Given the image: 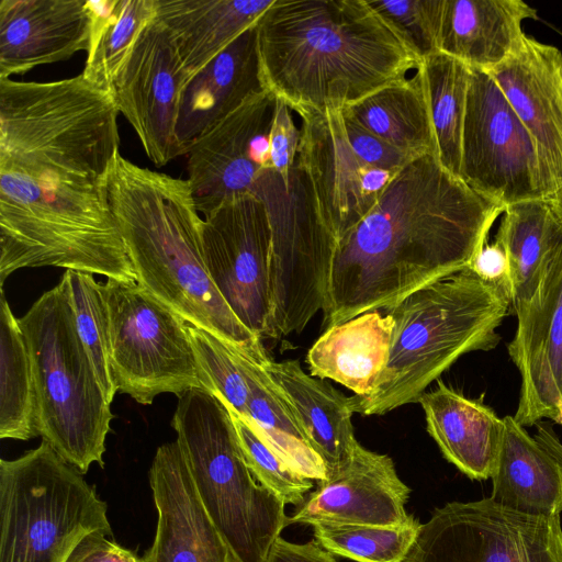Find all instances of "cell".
<instances>
[{"mask_svg":"<svg viewBox=\"0 0 562 562\" xmlns=\"http://www.w3.org/2000/svg\"><path fill=\"white\" fill-rule=\"evenodd\" d=\"M515 314L517 329L507 346L521 378L514 418L524 427L543 418L557 423L562 401V227L536 292Z\"/></svg>","mask_w":562,"mask_h":562,"instance_id":"e0dca14e","label":"cell"},{"mask_svg":"<svg viewBox=\"0 0 562 562\" xmlns=\"http://www.w3.org/2000/svg\"><path fill=\"white\" fill-rule=\"evenodd\" d=\"M503 420L490 497L522 514L560 516L562 460L531 437L514 416L507 415Z\"/></svg>","mask_w":562,"mask_h":562,"instance_id":"484cf974","label":"cell"},{"mask_svg":"<svg viewBox=\"0 0 562 562\" xmlns=\"http://www.w3.org/2000/svg\"><path fill=\"white\" fill-rule=\"evenodd\" d=\"M561 227L562 218L546 199L505 206L495 241L508 258L514 311L525 305L536 292L548 252Z\"/></svg>","mask_w":562,"mask_h":562,"instance_id":"4dcf8cb0","label":"cell"},{"mask_svg":"<svg viewBox=\"0 0 562 562\" xmlns=\"http://www.w3.org/2000/svg\"><path fill=\"white\" fill-rule=\"evenodd\" d=\"M468 268L481 280L505 288L510 295L509 262L504 248L497 241L485 243Z\"/></svg>","mask_w":562,"mask_h":562,"instance_id":"b9f144b4","label":"cell"},{"mask_svg":"<svg viewBox=\"0 0 562 562\" xmlns=\"http://www.w3.org/2000/svg\"><path fill=\"white\" fill-rule=\"evenodd\" d=\"M187 82L169 33L155 18L139 34L110 93L157 167L182 156L176 127Z\"/></svg>","mask_w":562,"mask_h":562,"instance_id":"2e32d148","label":"cell"},{"mask_svg":"<svg viewBox=\"0 0 562 562\" xmlns=\"http://www.w3.org/2000/svg\"><path fill=\"white\" fill-rule=\"evenodd\" d=\"M231 347L249 386L245 418L291 469L313 481L325 480L327 468L324 460L265 364Z\"/></svg>","mask_w":562,"mask_h":562,"instance_id":"f1b7e54d","label":"cell"},{"mask_svg":"<svg viewBox=\"0 0 562 562\" xmlns=\"http://www.w3.org/2000/svg\"><path fill=\"white\" fill-rule=\"evenodd\" d=\"M487 72L535 143L547 199L562 184V52L525 35Z\"/></svg>","mask_w":562,"mask_h":562,"instance_id":"d6986e66","label":"cell"},{"mask_svg":"<svg viewBox=\"0 0 562 562\" xmlns=\"http://www.w3.org/2000/svg\"><path fill=\"white\" fill-rule=\"evenodd\" d=\"M202 248L209 274L229 308L250 331L267 337L271 226L265 203L244 193L205 215Z\"/></svg>","mask_w":562,"mask_h":562,"instance_id":"5bb4252c","label":"cell"},{"mask_svg":"<svg viewBox=\"0 0 562 562\" xmlns=\"http://www.w3.org/2000/svg\"><path fill=\"white\" fill-rule=\"evenodd\" d=\"M361 127L414 156L436 154L435 136L422 72L389 83L344 106Z\"/></svg>","mask_w":562,"mask_h":562,"instance_id":"f546056e","label":"cell"},{"mask_svg":"<svg viewBox=\"0 0 562 562\" xmlns=\"http://www.w3.org/2000/svg\"><path fill=\"white\" fill-rule=\"evenodd\" d=\"M422 61L438 50L445 0H368Z\"/></svg>","mask_w":562,"mask_h":562,"instance_id":"f35d334b","label":"cell"},{"mask_svg":"<svg viewBox=\"0 0 562 562\" xmlns=\"http://www.w3.org/2000/svg\"><path fill=\"white\" fill-rule=\"evenodd\" d=\"M87 5L91 38L82 75L110 92L139 34L156 18V0H87Z\"/></svg>","mask_w":562,"mask_h":562,"instance_id":"1f68e13d","label":"cell"},{"mask_svg":"<svg viewBox=\"0 0 562 562\" xmlns=\"http://www.w3.org/2000/svg\"><path fill=\"white\" fill-rule=\"evenodd\" d=\"M108 187L137 283L188 324L266 364L261 338L236 317L209 274L203 218L188 179L139 167L119 151Z\"/></svg>","mask_w":562,"mask_h":562,"instance_id":"277c9868","label":"cell"},{"mask_svg":"<svg viewBox=\"0 0 562 562\" xmlns=\"http://www.w3.org/2000/svg\"><path fill=\"white\" fill-rule=\"evenodd\" d=\"M149 485L157 525L153 543L143 555L145 562H233L177 440L157 448Z\"/></svg>","mask_w":562,"mask_h":562,"instance_id":"ffe728a7","label":"cell"},{"mask_svg":"<svg viewBox=\"0 0 562 562\" xmlns=\"http://www.w3.org/2000/svg\"><path fill=\"white\" fill-rule=\"evenodd\" d=\"M252 194L266 205L271 226V316L267 337L299 333L323 310L336 241L322 224L307 180L293 166L288 186L263 170Z\"/></svg>","mask_w":562,"mask_h":562,"instance_id":"9c48e42d","label":"cell"},{"mask_svg":"<svg viewBox=\"0 0 562 562\" xmlns=\"http://www.w3.org/2000/svg\"><path fill=\"white\" fill-rule=\"evenodd\" d=\"M403 562H562L561 519L522 514L491 497L449 502L422 524Z\"/></svg>","mask_w":562,"mask_h":562,"instance_id":"8fae6325","label":"cell"},{"mask_svg":"<svg viewBox=\"0 0 562 562\" xmlns=\"http://www.w3.org/2000/svg\"><path fill=\"white\" fill-rule=\"evenodd\" d=\"M87 0H1L0 78L88 52Z\"/></svg>","mask_w":562,"mask_h":562,"instance_id":"44dd1931","label":"cell"},{"mask_svg":"<svg viewBox=\"0 0 562 562\" xmlns=\"http://www.w3.org/2000/svg\"><path fill=\"white\" fill-rule=\"evenodd\" d=\"M537 16L522 0H445L438 50L488 71L519 46L522 22Z\"/></svg>","mask_w":562,"mask_h":562,"instance_id":"cb8c5ba5","label":"cell"},{"mask_svg":"<svg viewBox=\"0 0 562 562\" xmlns=\"http://www.w3.org/2000/svg\"><path fill=\"white\" fill-rule=\"evenodd\" d=\"M256 30L265 87L297 115L356 102L420 66L368 0H274Z\"/></svg>","mask_w":562,"mask_h":562,"instance_id":"3957f363","label":"cell"},{"mask_svg":"<svg viewBox=\"0 0 562 562\" xmlns=\"http://www.w3.org/2000/svg\"><path fill=\"white\" fill-rule=\"evenodd\" d=\"M266 562H338V560L315 541L295 543L279 537Z\"/></svg>","mask_w":562,"mask_h":562,"instance_id":"7bdbcfd3","label":"cell"},{"mask_svg":"<svg viewBox=\"0 0 562 562\" xmlns=\"http://www.w3.org/2000/svg\"><path fill=\"white\" fill-rule=\"evenodd\" d=\"M18 319L32 366L38 436L82 474L93 463L103 468L114 415L78 334L66 274Z\"/></svg>","mask_w":562,"mask_h":562,"instance_id":"8992f818","label":"cell"},{"mask_svg":"<svg viewBox=\"0 0 562 562\" xmlns=\"http://www.w3.org/2000/svg\"><path fill=\"white\" fill-rule=\"evenodd\" d=\"M558 408H559V416H558L557 423L562 426V401L559 402Z\"/></svg>","mask_w":562,"mask_h":562,"instance_id":"f6af8a7d","label":"cell"},{"mask_svg":"<svg viewBox=\"0 0 562 562\" xmlns=\"http://www.w3.org/2000/svg\"><path fill=\"white\" fill-rule=\"evenodd\" d=\"M546 200L554 212L562 218V184L559 186Z\"/></svg>","mask_w":562,"mask_h":562,"instance_id":"ee69618b","label":"cell"},{"mask_svg":"<svg viewBox=\"0 0 562 562\" xmlns=\"http://www.w3.org/2000/svg\"><path fill=\"white\" fill-rule=\"evenodd\" d=\"M106 536L102 531L87 535L74 548L66 562H145L143 557Z\"/></svg>","mask_w":562,"mask_h":562,"instance_id":"60d3db41","label":"cell"},{"mask_svg":"<svg viewBox=\"0 0 562 562\" xmlns=\"http://www.w3.org/2000/svg\"><path fill=\"white\" fill-rule=\"evenodd\" d=\"M177 397L171 419L176 440L233 562H266L288 527L285 504L254 476L221 400L204 389Z\"/></svg>","mask_w":562,"mask_h":562,"instance_id":"52a82bcc","label":"cell"},{"mask_svg":"<svg viewBox=\"0 0 562 562\" xmlns=\"http://www.w3.org/2000/svg\"><path fill=\"white\" fill-rule=\"evenodd\" d=\"M435 136L436 156L451 173L460 177L462 133L471 68L437 52L420 61Z\"/></svg>","mask_w":562,"mask_h":562,"instance_id":"d6a6232c","label":"cell"},{"mask_svg":"<svg viewBox=\"0 0 562 562\" xmlns=\"http://www.w3.org/2000/svg\"><path fill=\"white\" fill-rule=\"evenodd\" d=\"M379 311L327 328L307 352L310 374L370 395L387 364L394 329L392 317Z\"/></svg>","mask_w":562,"mask_h":562,"instance_id":"4316f807","label":"cell"},{"mask_svg":"<svg viewBox=\"0 0 562 562\" xmlns=\"http://www.w3.org/2000/svg\"><path fill=\"white\" fill-rule=\"evenodd\" d=\"M274 0H156L188 80L250 29Z\"/></svg>","mask_w":562,"mask_h":562,"instance_id":"d4e9b609","label":"cell"},{"mask_svg":"<svg viewBox=\"0 0 562 562\" xmlns=\"http://www.w3.org/2000/svg\"><path fill=\"white\" fill-rule=\"evenodd\" d=\"M265 369L292 405L327 473L346 464L358 441L350 398L322 379L303 371L297 360L272 361Z\"/></svg>","mask_w":562,"mask_h":562,"instance_id":"83f0119b","label":"cell"},{"mask_svg":"<svg viewBox=\"0 0 562 562\" xmlns=\"http://www.w3.org/2000/svg\"><path fill=\"white\" fill-rule=\"evenodd\" d=\"M110 317L115 389L142 405L162 393L204 389L188 323L143 285L101 282Z\"/></svg>","mask_w":562,"mask_h":562,"instance_id":"30bf717a","label":"cell"},{"mask_svg":"<svg viewBox=\"0 0 562 562\" xmlns=\"http://www.w3.org/2000/svg\"><path fill=\"white\" fill-rule=\"evenodd\" d=\"M276 106L277 97L269 90L249 97L187 153L188 181L203 216L236 195L251 193L261 172L272 168Z\"/></svg>","mask_w":562,"mask_h":562,"instance_id":"9a60e30c","label":"cell"},{"mask_svg":"<svg viewBox=\"0 0 562 562\" xmlns=\"http://www.w3.org/2000/svg\"><path fill=\"white\" fill-rule=\"evenodd\" d=\"M344 104L300 114L295 162L310 186L317 215L336 244L378 203L400 170L376 167L349 142Z\"/></svg>","mask_w":562,"mask_h":562,"instance_id":"4fadbf2b","label":"cell"},{"mask_svg":"<svg viewBox=\"0 0 562 562\" xmlns=\"http://www.w3.org/2000/svg\"><path fill=\"white\" fill-rule=\"evenodd\" d=\"M427 431L446 460L471 480L491 479L503 435V418L482 401L438 380L437 386L417 400Z\"/></svg>","mask_w":562,"mask_h":562,"instance_id":"603a6c76","label":"cell"},{"mask_svg":"<svg viewBox=\"0 0 562 562\" xmlns=\"http://www.w3.org/2000/svg\"><path fill=\"white\" fill-rule=\"evenodd\" d=\"M422 522L413 517L401 526H313L314 541L333 555L356 562H403L413 548Z\"/></svg>","mask_w":562,"mask_h":562,"instance_id":"e575fe53","label":"cell"},{"mask_svg":"<svg viewBox=\"0 0 562 562\" xmlns=\"http://www.w3.org/2000/svg\"><path fill=\"white\" fill-rule=\"evenodd\" d=\"M246 462L256 480L285 505L300 507L314 487L310 480L291 469L243 416L229 409Z\"/></svg>","mask_w":562,"mask_h":562,"instance_id":"74e56055","label":"cell"},{"mask_svg":"<svg viewBox=\"0 0 562 562\" xmlns=\"http://www.w3.org/2000/svg\"><path fill=\"white\" fill-rule=\"evenodd\" d=\"M113 98L82 74L0 78V285L57 267L135 283L109 198L120 151Z\"/></svg>","mask_w":562,"mask_h":562,"instance_id":"6da1fadb","label":"cell"},{"mask_svg":"<svg viewBox=\"0 0 562 562\" xmlns=\"http://www.w3.org/2000/svg\"><path fill=\"white\" fill-rule=\"evenodd\" d=\"M265 90L255 24L194 74L183 87L176 127L182 155H187L199 137L249 97Z\"/></svg>","mask_w":562,"mask_h":562,"instance_id":"7402d4cb","label":"cell"},{"mask_svg":"<svg viewBox=\"0 0 562 562\" xmlns=\"http://www.w3.org/2000/svg\"><path fill=\"white\" fill-rule=\"evenodd\" d=\"M409 493L389 456L358 443L351 459L318 481L286 524L401 526L414 517L405 507Z\"/></svg>","mask_w":562,"mask_h":562,"instance_id":"ac0fdd59","label":"cell"},{"mask_svg":"<svg viewBox=\"0 0 562 562\" xmlns=\"http://www.w3.org/2000/svg\"><path fill=\"white\" fill-rule=\"evenodd\" d=\"M93 531L113 536L106 503L47 441L0 460V562H66Z\"/></svg>","mask_w":562,"mask_h":562,"instance_id":"ba28073f","label":"cell"},{"mask_svg":"<svg viewBox=\"0 0 562 562\" xmlns=\"http://www.w3.org/2000/svg\"><path fill=\"white\" fill-rule=\"evenodd\" d=\"M460 178L504 207L546 199L531 136L490 74L476 68L469 81Z\"/></svg>","mask_w":562,"mask_h":562,"instance_id":"7c38bea8","label":"cell"},{"mask_svg":"<svg viewBox=\"0 0 562 562\" xmlns=\"http://www.w3.org/2000/svg\"><path fill=\"white\" fill-rule=\"evenodd\" d=\"M504 209L448 171L436 154L414 158L338 241L324 327L384 310L467 269Z\"/></svg>","mask_w":562,"mask_h":562,"instance_id":"7a4b0ae2","label":"cell"},{"mask_svg":"<svg viewBox=\"0 0 562 562\" xmlns=\"http://www.w3.org/2000/svg\"><path fill=\"white\" fill-rule=\"evenodd\" d=\"M292 110L277 98V106L270 131V160L272 169L290 184V177L295 164L300 145L301 130L294 123Z\"/></svg>","mask_w":562,"mask_h":562,"instance_id":"ab89813d","label":"cell"},{"mask_svg":"<svg viewBox=\"0 0 562 562\" xmlns=\"http://www.w3.org/2000/svg\"><path fill=\"white\" fill-rule=\"evenodd\" d=\"M510 305L505 288L467 268L382 310L394 322L389 361L370 395L349 396L353 412L383 415L417 402L461 356L499 344L497 328Z\"/></svg>","mask_w":562,"mask_h":562,"instance_id":"5b68a950","label":"cell"},{"mask_svg":"<svg viewBox=\"0 0 562 562\" xmlns=\"http://www.w3.org/2000/svg\"><path fill=\"white\" fill-rule=\"evenodd\" d=\"M187 327L204 390L247 417L249 386L232 347L202 328L190 324Z\"/></svg>","mask_w":562,"mask_h":562,"instance_id":"8d00e7d4","label":"cell"},{"mask_svg":"<svg viewBox=\"0 0 562 562\" xmlns=\"http://www.w3.org/2000/svg\"><path fill=\"white\" fill-rule=\"evenodd\" d=\"M35 391L24 335L1 289L0 300V438L37 437Z\"/></svg>","mask_w":562,"mask_h":562,"instance_id":"836d02e7","label":"cell"},{"mask_svg":"<svg viewBox=\"0 0 562 562\" xmlns=\"http://www.w3.org/2000/svg\"><path fill=\"white\" fill-rule=\"evenodd\" d=\"M70 299L80 339L100 381L108 402L117 392L110 363V317L101 282L92 273L66 270Z\"/></svg>","mask_w":562,"mask_h":562,"instance_id":"d590c367","label":"cell"}]
</instances>
